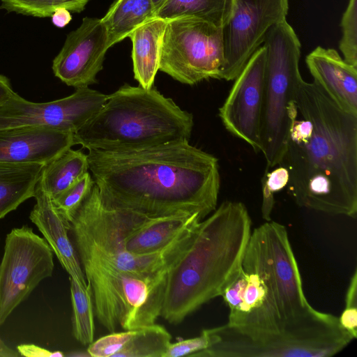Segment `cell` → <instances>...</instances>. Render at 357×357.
<instances>
[{"label": "cell", "instance_id": "obj_1", "mask_svg": "<svg viewBox=\"0 0 357 357\" xmlns=\"http://www.w3.org/2000/svg\"><path fill=\"white\" fill-rule=\"evenodd\" d=\"M86 155L107 207L153 217L197 214L202 220L217 208L218 159L188 141Z\"/></svg>", "mask_w": 357, "mask_h": 357}, {"label": "cell", "instance_id": "obj_2", "mask_svg": "<svg viewBox=\"0 0 357 357\" xmlns=\"http://www.w3.org/2000/svg\"><path fill=\"white\" fill-rule=\"evenodd\" d=\"M296 105L280 165L289 172V192L301 207L356 218L357 115L341 108L315 82L303 79Z\"/></svg>", "mask_w": 357, "mask_h": 357}, {"label": "cell", "instance_id": "obj_3", "mask_svg": "<svg viewBox=\"0 0 357 357\" xmlns=\"http://www.w3.org/2000/svg\"><path fill=\"white\" fill-rule=\"evenodd\" d=\"M202 220L197 214L153 217L107 207L94 183L70 221V232L77 255L155 277L167 273L186 251L187 241L178 236Z\"/></svg>", "mask_w": 357, "mask_h": 357}, {"label": "cell", "instance_id": "obj_4", "mask_svg": "<svg viewBox=\"0 0 357 357\" xmlns=\"http://www.w3.org/2000/svg\"><path fill=\"white\" fill-rule=\"evenodd\" d=\"M245 206L226 201L198 226L195 239L169 272L161 317L178 324L211 299L220 296L241 264L251 235Z\"/></svg>", "mask_w": 357, "mask_h": 357}, {"label": "cell", "instance_id": "obj_5", "mask_svg": "<svg viewBox=\"0 0 357 357\" xmlns=\"http://www.w3.org/2000/svg\"><path fill=\"white\" fill-rule=\"evenodd\" d=\"M193 116L156 89L124 84L74 133L89 150L131 151L189 141Z\"/></svg>", "mask_w": 357, "mask_h": 357}, {"label": "cell", "instance_id": "obj_6", "mask_svg": "<svg viewBox=\"0 0 357 357\" xmlns=\"http://www.w3.org/2000/svg\"><path fill=\"white\" fill-rule=\"evenodd\" d=\"M213 342L196 357H331L354 339L337 317L317 311L277 331H249L226 324L208 328Z\"/></svg>", "mask_w": 357, "mask_h": 357}, {"label": "cell", "instance_id": "obj_7", "mask_svg": "<svg viewBox=\"0 0 357 357\" xmlns=\"http://www.w3.org/2000/svg\"><path fill=\"white\" fill-rule=\"evenodd\" d=\"M265 91L261 122V153L266 171L280 165L296 116V91L303 79L299 71L301 43L286 20L267 31Z\"/></svg>", "mask_w": 357, "mask_h": 357}, {"label": "cell", "instance_id": "obj_8", "mask_svg": "<svg viewBox=\"0 0 357 357\" xmlns=\"http://www.w3.org/2000/svg\"><path fill=\"white\" fill-rule=\"evenodd\" d=\"M220 296L229 309V325L249 331H277L284 327L261 225L252 231L241 264Z\"/></svg>", "mask_w": 357, "mask_h": 357}, {"label": "cell", "instance_id": "obj_9", "mask_svg": "<svg viewBox=\"0 0 357 357\" xmlns=\"http://www.w3.org/2000/svg\"><path fill=\"white\" fill-rule=\"evenodd\" d=\"M225 62L222 28L195 17L167 21L159 70L188 85L220 79Z\"/></svg>", "mask_w": 357, "mask_h": 357}, {"label": "cell", "instance_id": "obj_10", "mask_svg": "<svg viewBox=\"0 0 357 357\" xmlns=\"http://www.w3.org/2000/svg\"><path fill=\"white\" fill-rule=\"evenodd\" d=\"M54 252L24 225L7 234L0 264V326L44 279L52 275Z\"/></svg>", "mask_w": 357, "mask_h": 357}, {"label": "cell", "instance_id": "obj_11", "mask_svg": "<svg viewBox=\"0 0 357 357\" xmlns=\"http://www.w3.org/2000/svg\"><path fill=\"white\" fill-rule=\"evenodd\" d=\"M108 98L89 86L69 96L47 102L28 101L16 93L0 105V130L47 128L75 133L92 118Z\"/></svg>", "mask_w": 357, "mask_h": 357}, {"label": "cell", "instance_id": "obj_12", "mask_svg": "<svg viewBox=\"0 0 357 357\" xmlns=\"http://www.w3.org/2000/svg\"><path fill=\"white\" fill-rule=\"evenodd\" d=\"M288 0H234L222 28L225 62L220 79L234 80L261 47L268 29L286 20Z\"/></svg>", "mask_w": 357, "mask_h": 357}, {"label": "cell", "instance_id": "obj_13", "mask_svg": "<svg viewBox=\"0 0 357 357\" xmlns=\"http://www.w3.org/2000/svg\"><path fill=\"white\" fill-rule=\"evenodd\" d=\"M266 56L265 47H259L234 79L219 109V116L227 131L248 144L256 153L262 149Z\"/></svg>", "mask_w": 357, "mask_h": 357}, {"label": "cell", "instance_id": "obj_14", "mask_svg": "<svg viewBox=\"0 0 357 357\" xmlns=\"http://www.w3.org/2000/svg\"><path fill=\"white\" fill-rule=\"evenodd\" d=\"M283 326L299 324L317 310L307 302L286 227L276 222L261 225Z\"/></svg>", "mask_w": 357, "mask_h": 357}, {"label": "cell", "instance_id": "obj_15", "mask_svg": "<svg viewBox=\"0 0 357 357\" xmlns=\"http://www.w3.org/2000/svg\"><path fill=\"white\" fill-rule=\"evenodd\" d=\"M110 47L102 19L85 17L79 26L68 34L53 60V73L61 82L75 89L93 84Z\"/></svg>", "mask_w": 357, "mask_h": 357}, {"label": "cell", "instance_id": "obj_16", "mask_svg": "<svg viewBox=\"0 0 357 357\" xmlns=\"http://www.w3.org/2000/svg\"><path fill=\"white\" fill-rule=\"evenodd\" d=\"M74 145L70 132L47 128L0 130V162L45 165Z\"/></svg>", "mask_w": 357, "mask_h": 357}, {"label": "cell", "instance_id": "obj_17", "mask_svg": "<svg viewBox=\"0 0 357 357\" xmlns=\"http://www.w3.org/2000/svg\"><path fill=\"white\" fill-rule=\"evenodd\" d=\"M33 197L36 202L30 213L29 219L43 235L70 278L81 287H86L87 281L69 236L70 222L57 208L52 197L38 183Z\"/></svg>", "mask_w": 357, "mask_h": 357}, {"label": "cell", "instance_id": "obj_18", "mask_svg": "<svg viewBox=\"0 0 357 357\" xmlns=\"http://www.w3.org/2000/svg\"><path fill=\"white\" fill-rule=\"evenodd\" d=\"M305 62L313 82L341 108L357 115V68L335 50L321 46L306 56Z\"/></svg>", "mask_w": 357, "mask_h": 357}, {"label": "cell", "instance_id": "obj_19", "mask_svg": "<svg viewBox=\"0 0 357 357\" xmlns=\"http://www.w3.org/2000/svg\"><path fill=\"white\" fill-rule=\"evenodd\" d=\"M167 24V20L155 17L136 28L128 36L132 44L134 78L146 89L153 87L159 70Z\"/></svg>", "mask_w": 357, "mask_h": 357}, {"label": "cell", "instance_id": "obj_20", "mask_svg": "<svg viewBox=\"0 0 357 357\" xmlns=\"http://www.w3.org/2000/svg\"><path fill=\"white\" fill-rule=\"evenodd\" d=\"M44 165L0 162V219L34 196Z\"/></svg>", "mask_w": 357, "mask_h": 357}, {"label": "cell", "instance_id": "obj_21", "mask_svg": "<svg viewBox=\"0 0 357 357\" xmlns=\"http://www.w3.org/2000/svg\"><path fill=\"white\" fill-rule=\"evenodd\" d=\"M89 171L87 155L70 148L44 165L38 183L54 199Z\"/></svg>", "mask_w": 357, "mask_h": 357}, {"label": "cell", "instance_id": "obj_22", "mask_svg": "<svg viewBox=\"0 0 357 357\" xmlns=\"http://www.w3.org/2000/svg\"><path fill=\"white\" fill-rule=\"evenodd\" d=\"M155 17L156 11L151 0H116L101 19L112 46Z\"/></svg>", "mask_w": 357, "mask_h": 357}, {"label": "cell", "instance_id": "obj_23", "mask_svg": "<svg viewBox=\"0 0 357 357\" xmlns=\"http://www.w3.org/2000/svg\"><path fill=\"white\" fill-rule=\"evenodd\" d=\"M234 0H167L156 17L169 21L195 17L223 28L233 10Z\"/></svg>", "mask_w": 357, "mask_h": 357}, {"label": "cell", "instance_id": "obj_24", "mask_svg": "<svg viewBox=\"0 0 357 357\" xmlns=\"http://www.w3.org/2000/svg\"><path fill=\"white\" fill-rule=\"evenodd\" d=\"M70 298L73 307L72 326L75 338L84 345L94 341V305L92 290L87 282L86 287H81L70 278Z\"/></svg>", "mask_w": 357, "mask_h": 357}, {"label": "cell", "instance_id": "obj_25", "mask_svg": "<svg viewBox=\"0 0 357 357\" xmlns=\"http://www.w3.org/2000/svg\"><path fill=\"white\" fill-rule=\"evenodd\" d=\"M171 339L169 332L155 324L137 328L116 357H163Z\"/></svg>", "mask_w": 357, "mask_h": 357}, {"label": "cell", "instance_id": "obj_26", "mask_svg": "<svg viewBox=\"0 0 357 357\" xmlns=\"http://www.w3.org/2000/svg\"><path fill=\"white\" fill-rule=\"evenodd\" d=\"M1 8L9 12H15L37 17H51L59 8H65L70 12L81 13L89 0H1Z\"/></svg>", "mask_w": 357, "mask_h": 357}, {"label": "cell", "instance_id": "obj_27", "mask_svg": "<svg viewBox=\"0 0 357 357\" xmlns=\"http://www.w3.org/2000/svg\"><path fill=\"white\" fill-rule=\"evenodd\" d=\"M94 183L91 174L88 172L58 197L52 199L57 208L70 222Z\"/></svg>", "mask_w": 357, "mask_h": 357}, {"label": "cell", "instance_id": "obj_28", "mask_svg": "<svg viewBox=\"0 0 357 357\" xmlns=\"http://www.w3.org/2000/svg\"><path fill=\"white\" fill-rule=\"evenodd\" d=\"M340 26L342 36L339 48L344 60L357 68V0H349Z\"/></svg>", "mask_w": 357, "mask_h": 357}, {"label": "cell", "instance_id": "obj_29", "mask_svg": "<svg viewBox=\"0 0 357 357\" xmlns=\"http://www.w3.org/2000/svg\"><path fill=\"white\" fill-rule=\"evenodd\" d=\"M289 182L287 169L280 165L271 172L266 171L262 178L261 215L263 219L271 220V215L274 207V195L286 187Z\"/></svg>", "mask_w": 357, "mask_h": 357}, {"label": "cell", "instance_id": "obj_30", "mask_svg": "<svg viewBox=\"0 0 357 357\" xmlns=\"http://www.w3.org/2000/svg\"><path fill=\"white\" fill-rule=\"evenodd\" d=\"M135 329L112 332L89 344L87 353L93 357H116L132 337Z\"/></svg>", "mask_w": 357, "mask_h": 357}, {"label": "cell", "instance_id": "obj_31", "mask_svg": "<svg viewBox=\"0 0 357 357\" xmlns=\"http://www.w3.org/2000/svg\"><path fill=\"white\" fill-rule=\"evenodd\" d=\"M341 326L354 339L357 336V271L355 269L345 296V307L340 317Z\"/></svg>", "mask_w": 357, "mask_h": 357}, {"label": "cell", "instance_id": "obj_32", "mask_svg": "<svg viewBox=\"0 0 357 357\" xmlns=\"http://www.w3.org/2000/svg\"><path fill=\"white\" fill-rule=\"evenodd\" d=\"M211 336L208 329H204L197 337L170 343L163 357L192 356L211 346Z\"/></svg>", "mask_w": 357, "mask_h": 357}, {"label": "cell", "instance_id": "obj_33", "mask_svg": "<svg viewBox=\"0 0 357 357\" xmlns=\"http://www.w3.org/2000/svg\"><path fill=\"white\" fill-rule=\"evenodd\" d=\"M20 356L26 357H58L63 356L59 351H51L33 344H23L17 347Z\"/></svg>", "mask_w": 357, "mask_h": 357}, {"label": "cell", "instance_id": "obj_34", "mask_svg": "<svg viewBox=\"0 0 357 357\" xmlns=\"http://www.w3.org/2000/svg\"><path fill=\"white\" fill-rule=\"evenodd\" d=\"M54 25L59 28H63L72 20L70 11L65 8L56 9L51 16Z\"/></svg>", "mask_w": 357, "mask_h": 357}, {"label": "cell", "instance_id": "obj_35", "mask_svg": "<svg viewBox=\"0 0 357 357\" xmlns=\"http://www.w3.org/2000/svg\"><path fill=\"white\" fill-rule=\"evenodd\" d=\"M16 93L13 91L8 78L0 75V105L8 100Z\"/></svg>", "mask_w": 357, "mask_h": 357}, {"label": "cell", "instance_id": "obj_36", "mask_svg": "<svg viewBox=\"0 0 357 357\" xmlns=\"http://www.w3.org/2000/svg\"><path fill=\"white\" fill-rule=\"evenodd\" d=\"M20 356L18 351L9 347L0 337V357H17Z\"/></svg>", "mask_w": 357, "mask_h": 357}, {"label": "cell", "instance_id": "obj_37", "mask_svg": "<svg viewBox=\"0 0 357 357\" xmlns=\"http://www.w3.org/2000/svg\"><path fill=\"white\" fill-rule=\"evenodd\" d=\"M153 4V6L155 9L156 13L158 10L163 6V4L167 1V0H151Z\"/></svg>", "mask_w": 357, "mask_h": 357}]
</instances>
